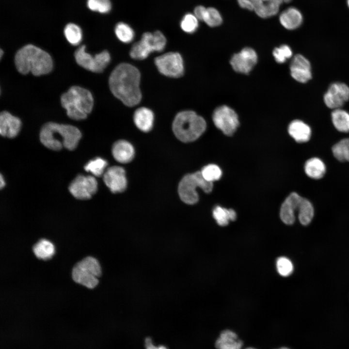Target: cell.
Instances as JSON below:
<instances>
[{"mask_svg":"<svg viewBox=\"0 0 349 349\" xmlns=\"http://www.w3.org/2000/svg\"><path fill=\"white\" fill-rule=\"evenodd\" d=\"M140 78V73L136 67L127 63H120L110 75V90L125 105L133 107L138 104L142 98Z\"/></svg>","mask_w":349,"mask_h":349,"instance_id":"1","label":"cell"},{"mask_svg":"<svg viewBox=\"0 0 349 349\" xmlns=\"http://www.w3.org/2000/svg\"><path fill=\"white\" fill-rule=\"evenodd\" d=\"M81 137L80 130L69 125L48 122L44 124L40 132V140L47 148L60 150L63 147L75 149Z\"/></svg>","mask_w":349,"mask_h":349,"instance_id":"2","label":"cell"},{"mask_svg":"<svg viewBox=\"0 0 349 349\" xmlns=\"http://www.w3.org/2000/svg\"><path fill=\"white\" fill-rule=\"evenodd\" d=\"M15 63L17 71L24 75L31 72L39 76L49 73L53 68L49 54L32 44L24 46L17 51Z\"/></svg>","mask_w":349,"mask_h":349,"instance_id":"3","label":"cell"},{"mask_svg":"<svg viewBox=\"0 0 349 349\" xmlns=\"http://www.w3.org/2000/svg\"><path fill=\"white\" fill-rule=\"evenodd\" d=\"M62 106L71 119L79 120L87 118L92 110L94 99L91 92L78 86L71 87L61 97Z\"/></svg>","mask_w":349,"mask_h":349,"instance_id":"4","label":"cell"},{"mask_svg":"<svg viewBox=\"0 0 349 349\" xmlns=\"http://www.w3.org/2000/svg\"><path fill=\"white\" fill-rule=\"evenodd\" d=\"M172 128L175 136L183 142L197 139L206 129L205 119L191 111H182L175 116Z\"/></svg>","mask_w":349,"mask_h":349,"instance_id":"5","label":"cell"},{"mask_svg":"<svg viewBox=\"0 0 349 349\" xmlns=\"http://www.w3.org/2000/svg\"><path fill=\"white\" fill-rule=\"evenodd\" d=\"M101 272L99 261L93 256H88L75 264L72 270L71 275L75 283L93 289L98 284V278Z\"/></svg>","mask_w":349,"mask_h":349,"instance_id":"6","label":"cell"},{"mask_svg":"<svg viewBox=\"0 0 349 349\" xmlns=\"http://www.w3.org/2000/svg\"><path fill=\"white\" fill-rule=\"evenodd\" d=\"M198 187L204 192L209 193L212 190L213 183L206 180L201 172L185 175L178 185V194L181 200L190 205L197 203L199 197L196 188Z\"/></svg>","mask_w":349,"mask_h":349,"instance_id":"7","label":"cell"},{"mask_svg":"<svg viewBox=\"0 0 349 349\" xmlns=\"http://www.w3.org/2000/svg\"><path fill=\"white\" fill-rule=\"evenodd\" d=\"M86 47L82 45L75 52L77 63L84 68L95 73H101L109 63L111 56L107 50L95 54L94 56L87 53Z\"/></svg>","mask_w":349,"mask_h":349,"instance_id":"8","label":"cell"},{"mask_svg":"<svg viewBox=\"0 0 349 349\" xmlns=\"http://www.w3.org/2000/svg\"><path fill=\"white\" fill-rule=\"evenodd\" d=\"M155 63L160 73L171 78H179L184 74L182 57L177 52H170L156 57Z\"/></svg>","mask_w":349,"mask_h":349,"instance_id":"9","label":"cell"},{"mask_svg":"<svg viewBox=\"0 0 349 349\" xmlns=\"http://www.w3.org/2000/svg\"><path fill=\"white\" fill-rule=\"evenodd\" d=\"M212 119L215 126L227 136L233 135L239 125L238 116L236 112L225 105L215 109Z\"/></svg>","mask_w":349,"mask_h":349,"instance_id":"10","label":"cell"},{"mask_svg":"<svg viewBox=\"0 0 349 349\" xmlns=\"http://www.w3.org/2000/svg\"><path fill=\"white\" fill-rule=\"evenodd\" d=\"M166 44L165 36L161 32L157 31L153 33H144L141 40L136 43L135 47L139 55L145 59L153 51H162Z\"/></svg>","mask_w":349,"mask_h":349,"instance_id":"11","label":"cell"},{"mask_svg":"<svg viewBox=\"0 0 349 349\" xmlns=\"http://www.w3.org/2000/svg\"><path fill=\"white\" fill-rule=\"evenodd\" d=\"M97 190V182L91 175H78L70 183L69 190L76 198L87 200L91 198Z\"/></svg>","mask_w":349,"mask_h":349,"instance_id":"12","label":"cell"},{"mask_svg":"<svg viewBox=\"0 0 349 349\" xmlns=\"http://www.w3.org/2000/svg\"><path fill=\"white\" fill-rule=\"evenodd\" d=\"M323 99L329 108L333 110L340 109L349 99V87L343 83H333L325 94Z\"/></svg>","mask_w":349,"mask_h":349,"instance_id":"13","label":"cell"},{"mask_svg":"<svg viewBox=\"0 0 349 349\" xmlns=\"http://www.w3.org/2000/svg\"><path fill=\"white\" fill-rule=\"evenodd\" d=\"M257 60V56L255 51L251 48H245L239 53L235 54L230 63L235 71L248 74L255 65Z\"/></svg>","mask_w":349,"mask_h":349,"instance_id":"14","label":"cell"},{"mask_svg":"<svg viewBox=\"0 0 349 349\" xmlns=\"http://www.w3.org/2000/svg\"><path fill=\"white\" fill-rule=\"evenodd\" d=\"M103 180L113 193L123 191L127 186L125 171L119 166H112L108 168L103 174Z\"/></svg>","mask_w":349,"mask_h":349,"instance_id":"15","label":"cell"},{"mask_svg":"<svg viewBox=\"0 0 349 349\" xmlns=\"http://www.w3.org/2000/svg\"><path fill=\"white\" fill-rule=\"evenodd\" d=\"M290 74L298 82L306 83L312 78L311 64L303 55H296L290 65Z\"/></svg>","mask_w":349,"mask_h":349,"instance_id":"16","label":"cell"},{"mask_svg":"<svg viewBox=\"0 0 349 349\" xmlns=\"http://www.w3.org/2000/svg\"><path fill=\"white\" fill-rule=\"evenodd\" d=\"M302 197L296 192L291 193L282 204L280 216L281 220L286 224H292L295 220V213L299 212Z\"/></svg>","mask_w":349,"mask_h":349,"instance_id":"17","label":"cell"},{"mask_svg":"<svg viewBox=\"0 0 349 349\" xmlns=\"http://www.w3.org/2000/svg\"><path fill=\"white\" fill-rule=\"evenodd\" d=\"M21 126L19 118L9 112L2 111L0 114V133L2 136L9 138L16 137Z\"/></svg>","mask_w":349,"mask_h":349,"instance_id":"18","label":"cell"},{"mask_svg":"<svg viewBox=\"0 0 349 349\" xmlns=\"http://www.w3.org/2000/svg\"><path fill=\"white\" fill-rule=\"evenodd\" d=\"M243 345L236 333L230 330L222 331L215 343L217 349H241Z\"/></svg>","mask_w":349,"mask_h":349,"instance_id":"19","label":"cell"},{"mask_svg":"<svg viewBox=\"0 0 349 349\" xmlns=\"http://www.w3.org/2000/svg\"><path fill=\"white\" fill-rule=\"evenodd\" d=\"M112 155L116 160L126 163L130 162L134 156V149L133 146L128 142L120 140L113 145Z\"/></svg>","mask_w":349,"mask_h":349,"instance_id":"20","label":"cell"},{"mask_svg":"<svg viewBox=\"0 0 349 349\" xmlns=\"http://www.w3.org/2000/svg\"><path fill=\"white\" fill-rule=\"evenodd\" d=\"M279 20L284 28L287 30H293L299 28L301 25L303 16L298 9L289 7L281 14Z\"/></svg>","mask_w":349,"mask_h":349,"instance_id":"21","label":"cell"},{"mask_svg":"<svg viewBox=\"0 0 349 349\" xmlns=\"http://www.w3.org/2000/svg\"><path fill=\"white\" fill-rule=\"evenodd\" d=\"M288 131L289 135L298 143L308 141L311 135L310 127L300 120L292 121L288 126Z\"/></svg>","mask_w":349,"mask_h":349,"instance_id":"22","label":"cell"},{"mask_svg":"<svg viewBox=\"0 0 349 349\" xmlns=\"http://www.w3.org/2000/svg\"><path fill=\"white\" fill-rule=\"evenodd\" d=\"M154 118L153 111L145 107H141L137 109L133 115L135 125L140 130L143 132H148L152 129Z\"/></svg>","mask_w":349,"mask_h":349,"instance_id":"23","label":"cell"},{"mask_svg":"<svg viewBox=\"0 0 349 349\" xmlns=\"http://www.w3.org/2000/svg\"><path fill=\"white\" fill-rule=\"evenodd\" d=\"M32 252L39 259L48 260L54 255L55 248L50 240L42 238L37 241L32 246Z\"/></svg>","mask_w":349,"mask_h":349,"instance_id":"24","label":"cell"},{"mask_svg":"<svg viewBox=\"0 0 349 349\" xmlns=\"http://www.w3.org/2000/svg\"><path fill=\"white\" fill-rule=\"evenodd\" d=\"M304 171L309 177L318 179L321 178L326 173V166L319 158H312L308 159L304 164Z\"/></svg>","mask_w":349,"mask_h":349,"instance_id":"25","label":"cell"},{"mask_svg":"<svg viewBox=\"0 0 349 349\" xmlns=\"http://www.w3.org/2000/svg\"><path fill=\"white\" fill-rule=\"evenodd\" d=\"M333 124L340 132H349V113L341 109L334 110L331 113Z\"/></svg>","mask_w":349,"mask_h":349,"instance_id":"26","label":"cell"},{"mask_svg":"<svg viewBox=\"0 0 349 349\" xmlns=\"http://www.w3.org/2000/svg\"><path fill=\"white\" fill-rule=\"evenodd\" d=\"M213 216L219 225L225 226L228 224L229 221L235 220L237 215L232 209L216 206L213 210Z\"/></svg>","mask_w":349,"mask_h":349,"instance_id":"27","label":"cell"},{"mask_svg":"<svg viewBox=\"0 0 349 349\" xmlns=\"http://www.w3.org/2000/svg\"><path fill=\"white\" fill-rule=\"evenodd\" d=\"M298 213L299 219L301 224L306 225L311 222L314 214V209L308 199L302 197Z\"/></svg>","mask_w":349,"mask_h":349,"instance_id":"28","label":"cell"},{"mask_svg":"<svg viewBox=\"0 0 349 349\" xmlns=\"http://www.w3.org/2000/svg\"><path fill=\"white\" fill-rule=\"evenodd\" d=\"M334 157L339 161L349 162V138L343 139L332 147Z\"/></svg>","mask_w":349,"mask_h":349,"instance_id":"29","label":"cell"},{"mask_svg":"<svg viewBox=\"0 0 349 349\" xmlns=\"http://www.w3.org/2000/svg\"><path fill=\"white\" fill-rule=\"evenodd\" d=\"M63 32L66 40L72 45H79L82 40L81 30L75 23L67 24L64 27Z\"/></svg>","mask_w":349,"mask_h":349,"instance_id":"30","label":"cell"},{"mask_svg":"<svg viewBox=\"0 0 349 349\" xmlns=\"http://www.w3.org/2000/svg\"><path fill=\"white\" fill-rule=\"evenodd\" d=\"M114 32L117 38L125 43L131 42L134 37V32L127 24L120 22L115 27Z\"/></svg>","mask_w":349,"mask_h":349,"instance_id":"31","label":"cell"},{"mask_svg":"<svg viewBox=\"0 0 349 349\" xmlns=\"http://www.w3.org/2000/svg\"><path fill=\"white\" fill-rule=\"evenodd\" d=\"M107 165L106 160L101 158H96L87 162L84 166V169L96 176H100L104 174Z\"/></svg>","mask_w":349,"mask_h":349,"instance_id":"32","label":"cell"},{"mask_svg":"<svg viewBox=\"0 0 349 349\" xmlns=\"http://www.w3.org/2000/svg\"><path fill=\"white\" fill-rule=\"evenodd\" d=\"M198 19L194 14L188 13L182 18L180 27L185 32L191 33L195 32L198 27Z\"/></svg>","mask_w":349,"mask_h":349,"instance_id":"33","label":"cell"},{"mask_svg":"<svg viewBox=\"0 0 349 349\" xmlns=\"http://www.w3.org/2000/svg\"><path fill=\"white\" fill-rule=\"evenodd\" d=\"M201 173L206 180L212 183L214 181L219 180L221 178L222 174L219 167L213 164L204 167Z\"/></svg>","mask_w":349,"mask_h":349,"instance_id":"34","label":"cell"},{"mask_svg":"<svg viewBox=\"0 0 349 349\" xmlns=\"http://www.w3.org/2000/svg\"><path fill=\"white\" fill-rule=\"evenodd\" d=\"M87 6L90 10L101 14L108 13L111 9L110 0H87Z\"/></svg>","mask_w":349,"mask_h":349,"instance_id":"35","label":"cell"},{"mask_svg":"<svg viewBox=\"0 0 349 349\" xmlns=\"http://www.w3.org/2000/svg\"><path fill=\"white\" fill-rule=\"evenodd\" d=\"M203 21L208 26L214 27L221 25L222 19L219 12L216 9L213 7H209L206 9Z\"/></svg>","mask_w":349,"mask_h":349,"instance_id":"36","label":"cell"},{"mask_svg":"<svg viewBox=\"0 0 349 349\" xmlns=\"http://www.w3.org/2000/svg\"><path fill=\"white\" fill-rule=\"evenodd\" d=\"M276 267L278 273L283 276L289 275L293 270L292 262L289 259L285 257H280L277 259Z\"/></svg>","mask_w":349,"mask_h":349,"instance_id":"37","label":"cell"},{"mask_svg":"<svg viewBox=\"0 0 349 349\" xmlns=\"http://www.w3.org/2000/svg\"><path fill=\"white\" fill-rule=\"evenodd\" d=\"M292 55L290 48L286 45H283L279 48H275L273 51V55L275 61L278 63H285L290 58Z\"/></svg>","mask_w":349,"mask_h":349,"instance_id":"38","label":"cell"},{"mask_svg":"<svg viewBox=\"0 0 349 349\" xmlns=\"http://www.w3.org/2000/svg\"><path fill=\"white\" fill-rule=\"evenodd\" d=\"M264 4L267 17L274 16L278 13L280 4L271 0Z\"/></svg>","mask_w":349,"mask_h":349,"instance_id":"39","label":"cell"},{"mask_svg":"<svg viewBox=\"0 0 349 349\" xmlns=\"http://www.w3.org/2000/svg\"><path fill=\"white\" fill-rule=\"evenodd\" d=\"M145 349H168L164 345H155L150 337H146L144 340Z\"/></svg>","mask_w":349,"mask_h":349,"instance_id":"40","label":"cell"},{"mask_svg":"<svg viewBox=\"0 0 349 349\" xmlns=\"http://www.w3.org/2000/svg\"><path fill=\"white\" fill-rule=\"evenodd\" d=\"M206 9L203 6L199 5L196 7L194 10V15L198 20H204L206 11Z\"/></svg>","mask_w":349,"mask_h":349,"instance_id":"41","label":"cell"},{"mask_svg":"<svg viewBox=\"0 0 349 349\" xmlns=\"http://www.w3.org/2000/svg\"><path fill=\"white\" fill-rule=\"evenodd\" d=\"M239 5L244 9L252 11L254 10V7L250 0H238Z\"/></svg>","mask_w":349,"mask_h":349,"instance_id":"42","label":"cell"},{"mask_svg":"<svg viewBox=\"0 0 349 349\" xmlns=\"http://www.w3.org/2000/svg\"><path fill=\"white\" fill-rule=\"evenodd\" d=\"M253 3L254 8L262 5L263 3L262 0H250Z\"/></svg>","mask_w":349,"mask_h":349,"instance_id":"43","label":"cell"},{"mask_svg":"<svg viewBox=\"0 0 349 349\" xmlns=\"http://www.w3.org/2000/svg\"><path fill=\"white\" fill-rule=\"evenodd\" d=\"M0 188L2 189L3 187H4L5 186V181H4L1 174H0Z\"/></svg>","mask_w":349,"mask_h":349,"instance_id":"44","label":"cell"},{"mask_svg":"<svg viewBox=\"0 0 349 349\" xmlns=\"http://www.w3.org/2000/svg\"><path fill=\"white\" fill-rule=\"evenodd\" d=\"M289 349V348H287V347H281V348H279V349Z\"/></svg>","mask_w":349,"mask_h":349,"instance_id":"45","label":"cell"},{"mask_svg":"<svg viewBox=\"0 0 349 349\" xmlns=\"http://www.w3.org/2000/svg\"><path fill=\"white\" fill-rule=\"evenodd\" d=\"M0 58H1V56H2V54H3V51H2V50L1 49H0Z\"/></svg>","mask_w":349,"mask_h":349,"instance_id":"46","label":"cell"},{"mask_svg":"<svg viewBox=\"0 0 349 349\" xmlns=\"http://www.w3.org/2000/svg\"><path fill=\"white\" fill-rule=\"evenodd\" d=\"M291 0H283V1L285 2H289L291 1Z\"/></svg>","mask_w":349,"mask_h":349,"instance_id":"47","label":"cell"},{"mask_svg":"<svg viewBox=\"0 0 349 349\" xmlns=\"http://www.w3.org/2000/svg\"><path fill=\"white\" fill-rule=\"evenodd\" d=\"M256 349L254 348H253V347H248V348H245V349Z\"/></svg>","mask_w":349,"mask_h":349,"instance_id":"48","label":"cell"},{"mask_svg":"<svg viewBox=\"0 0 349 349\" xmlns=\"http://www.w3.org/2000/svg\"><path fill=\"white\" fill-rule=\"evenodd\" d=\"M347 5L348 6V7L349 8V0H347Z\"/></svg>","mask_w":349,"mask_h":349,"instance_id":"49","label":"cell"},{"mask_svg":"<svg viewBox=\"0 0 349 349\" xmlns=\"http://www.w3.org/2000/svg\"><path fill=\"white\" fill-rule=\"evenodd\" d=\"M270 0H262L263 1H266V2H268Z\"/></svg>","mask_w":349,"mask_h":349,"instance_id":"50","label":"cell"}]
</instances>
